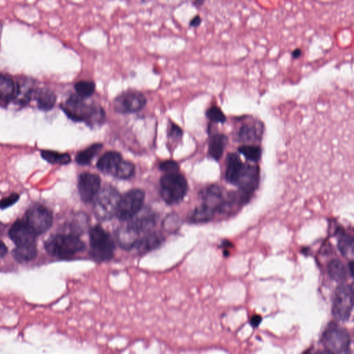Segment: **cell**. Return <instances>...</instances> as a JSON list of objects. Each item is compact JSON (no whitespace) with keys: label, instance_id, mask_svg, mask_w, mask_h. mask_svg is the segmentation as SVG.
Masks as SVG:
<instances>
[{"label":"cell","instance_id":"e575fe53","mask_svg":"<svg viewBox=\"0 0 354 354\" xmlns=\"http://www.w3.org/2000/svg\"><path fill=\"white\" fill-rule=\"evenodd\" d=\"M201 23H202V19H201V18L200 17L199 15H197V16H194V17L190 20V26L191 27H194V28H197V27H199V26L201 25Z\"/></svg>","mask_w":354,"mask_h":354},{"label":"cell","instance_id":"83f0119b","mask_svg":"<svg viewBox=\"0 0 354 354\" xmlns=\"http://www.w3.org/2000/svg\"><path fill=\"white\" fill-rule=\"evenodd\" d=\"M42 157L52 164L67 165L71 162V157L68 154L58 153L51 150H42Z\"/></svg>","mask_w":354,"mask_h":354},{"label":"cell","instance_id":"8fae6325","mask_svg":"<svg viewBox=\"0 0 354 354\" xmlns=\"http://www.w3.org/2000/svg\"><path fill=\"white\" fill-rule=\"evenodd\" d=\"M146 104L144 95L137 91H128L121 93L113 101V107L119 113H130L140 111Z\"/></svg>","mask_w":354,"mask_h":354},{"label":"cell","instance_id":"277c9868","mask_svg":"<svg viewBox=\"0 0 354 354\" xmlns=\"http://www.w3.org/2000/svg\"><path fill=\"white\" fill-rule=\"evenodd\" d=\"M188 191V182L182 174L168 173L161 179V195L168 205L177 204L182 201Z\"/></svg>","mask_w":354,"mask_h":354},{"label":"cell","instance_id":"4fadbf2b","mask_svg":"<svg viewBox=\"0 0 354 354\" xmlns=\"http://www.w3.org/2000/svg\"><path fill=\"white\" fill-rule=\"evenodd\" d=\"M157 216L149 208H142L138 213L129 220L127 226L140 235L148 233L157 223Z\"/></svg>","mask_w":354,"mask_h":354},{"label":"cell","instance_id":"7c38bea8","mask_svg":"<svg viewBox=\"0 0 354 354\" xmlns=\"http://www.w3.org/2000/svg\"><path fill=\"white\" fill-rule=\"evenodd\" d=\"M101 181L95 174L85 172L80 174L78 179V192L82 201L91 203L96 198L100 190Z\"/></svg>","mask_w":354,"mask_h":354},{"label":"cell","instance_id":"4dcf8cb0","mask_svg":"<svg viewBox=\"0 0 354 354\" xmlns=\"http://www.w3.org/2000/svg\"><path fill=\"white\" fill-rule=\"evenodd\" d=\"M206 116L209 120L216 124H223L227 120L225 113L217 106H212L209 108L206 111Z\"/></svg>","mask_w":354,"mask_h":354},{"label":"cell","instance_id":"d6a6232c","mask_svg":"<svg viewBox=\"0 0 354 354\" xmlns=\"http://www.w3.org/2000/svg\"><path fill=\"white\" fill-rule=\"evenodd\" d=\"M19 199V194L17 193L11 194L9 197L5 198V199L0 201V208L3 209V210L8 208L9 207L12 206V205L17 202Z\"/></svg>","mask_w":354,"mask_h":354},{"label":"cell","instance_id":"8992f818","mask_svg":"<svg viewBox=\"0 0 354 354\" xmlns=\"http://www.w3.org/2000/svg\"><path fill=\"white\" fill-rule=\"evenodd\" d=\"M121 195L113 187L107 186L99 191L93 203V212L100 221H108L115 216Z\"/></svg>","mask_w":354,"mask_h":354},{"label":"cell","instance_id":"603a6c76","mask_svg":"<svg viewBox=\"0 0 354 354\" xmlns=\"http://www.w3.org/2000/svg\"><path fill=\"white\" fill-rule=\"evenodd\" d=\"M36 99L38 107L45 111L52 109L56 102V95L47 89H40L37 91Z\"/></svg>","mask_w":354,"mask_h":354},{"label":"cell","instance_id":"4316f807","mask_svg":"<svg viewBox=\"0 0 354 354\" xmlns=\"http://www.w3.org/2000/svg\"><path fill=\"white\" fill-rule=\"evenodd\" d=\"M102 145L101 144H95L91 145L87 149L79 152L76 156V162L80 165H88L92 161L93 158L98 155V152L101 150Z\"/></svg>","mask_w":354,"mask_h":354},{"label":"cell","instance_id":"f1b7e54d","mask_svg":"<svg viewBox=\"0 0 354 354\" xmlns=\"http://www.w3.org/2000/svg\"><path fill=\"white\" fill-rule=\"evenodd\" d=\"M135 166L130 161L122 160L113 175L120 179H128L135 174Z\"/></svg>","mask_w":354,"mask_h":354},{"label":"cell","instance_id":"d4e9b609","mask_svg":"<svg viewBox=\"0 0 354 354\" xmlns=\"http://www.w3.org/2000/svg\"><path fill=\"white\" fill-rule=\"evenodd\" d=\"M238 153L251 161L257 163L261 160L262 157V149L258 145L245 144L240 146L238 149Z\"/></svg>","mask_w":354,"mask_h":354},{"label":"cell","instance_id":"3957f363","mask_svg":"<svg viewBox=\"0 0 354 354\" xmlns=\"http://www.w3.org/2000/svg\"><path fill=\"white\" fill-rule=\"evenodd\" d=\"M90 251L89 254L97 262L109 261L113 258L115 244L112 237L100 225H96L89 230Z\"/></svg>","mask_w":354,"mask_h":354},{"label":"cell","instance_id":"30bf717a","mask_svg":"<svg viewBox=\"0 0 354 354\" xmlns=\"http://www.w3.org/2000/svg\"><path fill=\"white\" fill-rule=\"evenodd\" d=\"M24 220L38 236L45 233L51 228L53 223V214L45 207L37 205L27 211Z\"/></svg>","mask_w":354,"mask_h":354},{"label":"cell","instance_id":"6da1fadb","mask_svg":"<svg viewBox=\"0 0 354 354\" xmlns=\"http://www.w3.org/2000/svg\"><path fill=\"white\" fill-rule=\"evenodd\" d=\"M224 177L229 184L253 196L260 186V167L242 162L238 153L231 152L225 159Z\"/></svg>","mask_w":354,"mask_h":354},{"label":"cell","instance_id":"836d02e7","mask_svg":"<svg viewBox=\"0 0 354 354\" xmlns=\"http://www.w3.org/2000/svg\"><path fill=\"white\" fill-rule=\"evenodd\" d=\"M170 137L174 139H179L182 136V130L177 125H172L170 133Z\"/></svg>","mask_w":354,"mask_h":354},{"label":"cell","instance_id":"e0dca14e","mask_svg":"<svg viewBox=\"0 0 354 354\" xmlns=\"http://www.w3.org/2000/svg\"><path fill=\"white\" fill-rule=\"evenodd\" d=\"M228 141V137L225 134L216 133L212 135L208 146L210 157L214 161H219L223 157Z\"/></svg>","mask_w":354,"mask_h":354},{"label":"cell","instance_id":"d590c367","mask_svg":"<svg viewBox=\"0 0 354 354\" xmlns=\"http://www.w3.org/2000/svg\"><path fill=\"white\" fill-rule=\"evenodd\" d=\"M261 322L262 317L260 316V315H254V316L252 317V318L251 319V325L254 326V327H257V326L260 325Z\"/></svg>","mask_w":354,"mask_h":354},{"label":"cell","instance_id":"f546056e","mask_svg":"<svg viewBox=\"0 0 354 354\" xmlns=\"http://www.w3.org/2000/svg\"><path fill=\"white\" fill-rule=\"evenodd\" d=\"M75 89H76L79 96L81 98H88L94 92L96 85L92 81L82 80V81L77 82L75 84Z\"/></svg>","mask_w":354,"mask_h":354},{"label":"cell","instance_id":"f35d334b","mask_svg":"<svg viewBox=\"0 0 354 354\" xmlns=\"http://www.w3.org/2000/svg\"><path fill=\"white\" fill-rule=\"evenodd\" d=\"M205 3V0H194L193 5L196 7H201L203 6V4Z\"/></svg>","mask_w":354,"mask_h":354},{"label":"cell","instance_id":"1f68e13d","mask_svg":"<svg viewBox=\"0 0 354 354\" xmlns=\"http://www.w3.org/2000/svg\"><path fill=\"white\" fill-rule=\"evenodd\" d=\"M159 168L162 171L166 172L167 173H174L179 171V166L176 161L168 160L161 163Z\"/></svg>","mask_w":354,"mask_h":354},{"label":"cell","instance_id":"5b68a950","mask_svg":"<svg viewBox=\"0 0 354 354\" xmlns=\"http://www.w3.org/2000/svg\"><path fill=\"white\" fill-rule=\"evenodd\" d=\"M321 341L327 353H346L351 345V337L347 330L335 322L328 324Z\"/></svg>","mask_w":354,"mask_h":354},{"label":"cell","instance_id":"7a4b0ae2","mask_svg":"<svg viewBox=\"0 0 354 354\" xmlns=\"http://www.w3.org/2000/svg\"><path fill=\"white\" fill-rule=\"evenodd\" d=\"M45 250L51 256L69 258L85 249V245L78 235L71 233L54 234L45 243Z\"/></svg>","mask_w":354,"mask_h":354},{"label":"cell","instance_id":"2e32d148","mask_svg":"<svg viewBox=\"0 0 354 354\" xmlns=\"http://www.w3.org/2000/svg\"><path fill=\"white\" fill-rule=\"evenodd\" d=\"M164 241V238L157 232H149L139 239L134 249H136L139 254H145L157 249Z\"/></svg>","mask_w":354,"mask_h":354},{"label":"cell","instance_id":"52a82bcc","mask_svg":"<svg viewBox=\"0 0 354 354\" xmlns=\"http://www.w3.org/2000/svg\"><path fill=\"white\" fill-rule=\"evenodd\" d=\"M353 307V284H341L335 290L332 306L333 316L338 321L346 322L351 317Z\"/></svg>","mask_w":354,"mask_h":354},{"label":"cell","instance_id":"8d00e7d4","mask_svg":"<svg viewBox=\"0 0 354 354\" xmlns=\"http://www.w3.org/2000/svg\"><path fill=\"white\" fill-rule=\"evenodd\" d=\"M8 253L7 246L5 245L3 242L0 241V258H5Z\"/></svg>","mask_w":354,"mask_h":354},{"label":"cell","instance_id":"ba28073f","mask_svg":"<svg viewBox=\"0 0 354 354\" xmlns=\"http://www.w3.org/2000/svg\"><path fill=\"white\" fill-rule=\"evenodd\" d=\"M63 110L69 118L75 121L91 122L96 119H103L104 113L101 109L88 105L80 96H71Z\"/></svg>","mask_w":354,"mask_h":354},{"label":"cell","instance_id":"cb8c5ba5","mask_svg":"<svg viewBox=\"0 0 354 354\" xmlns=\"http://www.w3.org/2000/svg\"><path fill=\"white\" fill-rule=\"evenodd\" d=\"M36 244L17 247L13 251L14 258L20 262H27L34 260L37 256Z\"/></svg>","mask_w":354,"mask_h":354},{"label":"cell","instance_id":"484cf974","mask_svg":"<svg viewBox=\"0 0 354 354\" xmlns=\"http://www.w3.org/2000/svg\"><path fill=\"white\" fill-rule=\"evenodd\" d=\"M353 238L349 234L342 232L337 240V248L344 258H352L353 256Z\"/></svg>","mask_w":354,"mask_h":354},{"label":"cell","instance_id":"5bb4252c","mask_svg":"<svg viewBox=\"0 0 354 354\" xmlns=\"http://www.w3.org/2000/svg\"><path fill=\"white\" fill-rule=\"evenodd\" d=\"M264 126L262 121L253 119L242 124L237 133L236 140L245 144H255L260 142L263 137Z\"/></svg>","mask_w":354,"mask_h":354},{"label":"cell","instance_id":"74e56055","mask_svg":"<svg viewBox=\"0 0 354 354\" xmlns=\"http://www.w3.org/2000/svg\"><path fill=\"white\" fill-rule=\"evenodd\" d=\"M302 51H301V49H296L293 51L292 57L293 58H294V59H298V58H300V57L302 56Z\"/></svg>","mask_w":354,"mask_h":354},{"label":"cell","instance_id":"ac0fdd59","mask_svg":"<svg viewBox=\"0 0 354 354\" xmlns=\"http://www.w3.org/2000/svg\"><path fill=\"white\" fill-rule=\"evenodd\" d=\"M123 160L121 154L116 152H109L102 155L99 159L97 166L104 173L113 174Z\"/></svg>","mask_w":354,"mask_h":354},{"label":"cell","instance_id":"9a60e30c","mask_svg":"<svg viewBox=\"0 0 354 354\" xmlns=\"http://www.w3.org/2000/svg\"><path fill=\"white\" fill-rule=\"evenodd\" d=\"M9 236L17 247L32 245L37 237L25 220H17L11 227Z\"/></svg>","mask_w":354,"mask_h":354},{"label":"cell","instance_id":"d6986e66","mask_svg":"<svg viewBox=\"0 0 354 354\" xmlns=\"http://www.w3.org/2000/svg\"><path fill=\"white\" fill-rule=\"evenodd\" d=\"M138 234L136 233L128 226L123 227L119 229L116 232V239L119 245L126 250H131L135 247L140 238Z\"/></svg>","mask_w":354,"mask_h":354},{"label":"cell","instance_id":"7402d4cb","mask_svg":"<svg viewBox=\"0 0 354 354\" xmlns=\"http://www.w3.org/2000/svg\"><path fill=\"white\" fill-rule=\"evenodd\" d=\"M214 216L215 214L210 209L201 203L190 212L188 220L190 222L193 223H206L213 219Z\"/></svg>","mask_w":354,"mask_h":354},{"label":"cell","instance_id":"ffe728a7","mask_svg":"<svg viewBox=\"0 0 354 354\" xmlns=\"http://www.w3.org/2000/svg\"><path fill=\"white\" fill-rule=\"evenodd\" d=\"M17 86L9 76L0 75V100L9 101L18 94Z\"/></svg>","mask_w":354,"mask_h":354},{"label":"cell","instance_id":"44dd1931","mask_svg":"<svg viewBox=\"0 0 354 354\" xmlns=\"http://www.w3.org/2000/svg\"><path fill=\"white\" fill-rule=\"evenodd\" d=\"M328 273L330 278L336 282H344L346 281L348 276L347 268L340 260L335 259L330 262L328 265Z\"/></svg>","mask_w":354,"mask_h":354},{"label":"cell","instance_id":"9c48e42d","mask_svg":"<svg viewBox=\"0 0 354 354\" xmlns=\"http://www.w3.org/2000/svg\"><path fill=\"white\" fill-rule=\"evenodd\" d=\"M145 192L140 189H134L121 197L115 216L121 221H129L143 208Z\"/></svg>","mask_w":354,"mask_h":354}]
</instances>
